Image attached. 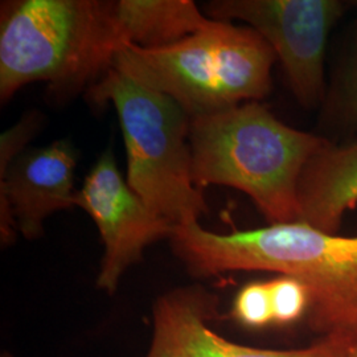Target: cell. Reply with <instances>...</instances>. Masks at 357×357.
I'll return each mask as SVG.
<instances>
[{"label": "cell", "mask_w": 357, "mask_h": 357, "mask_svg": "<svg viewBox=\"0 0 357 357\" xmlns=\"http://www.w3.org/2000/svg\"><path fill=\"white\" fill-rule=\"evenodd\" d=\"M175 255L197 278L230 271H273L302 282L308 323L324 333L357 335V237H340L303 222L220 234L199 221L174 228Z\"/></svg>", "instance_id": "obj_1"}, {"label": "cell", "mask_w": 357, "mask_h": 357, "mask_svg": "<svg viewBox=\"0 0 357 357\" xmlns=\"http://www.w3.org/2000/svg\"><path fill=\"white\" fill-rule=\"evenodd\" d=\"M126 45L115 0L3 1L0 101L33 82L57 96L89 90Z\"/></svg>", "instance_id": "obj_2"}, {"label": "cell", "mask_w": 357, "mask_h": 357, "mask_svg": "<svg viewBox=\"0 0 357 357\" xmlns=\"http://www.w3.org/2000/svg\"><path fill=\"white\" fill-rule=\"evenodd\" d=\"M324 138L284 125L262 103L246 102L191 119L193 181L249 196L268 224L299 222L298 181Z\"/></svg>", "instance_id": "obj_3"}, {"label": "cell", "mask_w": 357, "mask_h": 357, "mask_svg": "<svg viewBox=\"0 0 357 357\" xmlns=\"http://www.w3.org/2000/svg\"><path fill=\"white\" fill-rule=\"evenodd\" d=\"M275 60L255 29L213 20L168 47L126 45L112 68L171 97L195 118L266 97Z\"/></svg>", "instance_id": "obj_4"}, {"label": "cell", "mask_w": 357, "mask_h": 357, "mask_svg": "<svg viewBox=\"0 0 357 357\" xmlns=\"http://www.w3.org/2000/svg\"><path fill=\"white\" fill-rule=\"evenodd\" d=\"M88 94L94 103L114 106L131 190L174 227L197 222L208 204L193 181L190 114L171 97L114 68Z\"/></svg>", "instance_id": "obj_5"}, {"label": "cell", "mask_w": 357, "mask_h": 357, "mask_svg": "<svg viewBox=\"0 0 357 357\" xmlns=\"http://www.w3.org/2000/svg\"><path fill=\"white\" fill-rule=\"evenodd\" d=\"M343 10L337 0H215L205 6L209 19L241 20L265 38L306 107L323 97L327 38Z\"/></svg>", "instance_id": "obj_6"}, {"label": "cell", "mask_w": 357, "mask_h": 357, "mask_svg": "<svg viewBox=\"0 0 357 357\" xmlns=\"http://www.w3.org/2000/svg\"><path fill=\"white\" fill-rule=\"evenodd\" d=\"M76 206L93 218L100 231L105 252L97 286L110 295L128 268L142 261L146 248L169 238L175 228L131 190L112 150L105 151L90 169L77 191Z\"/></svg>", "instance_id": "obj_7"}, {"label": "cell", "mask_w": 357, "mask_h": 357, "mask_svg": "<svg viewBox=\"0 0 357 357\" xmlns=\"http://www.w3.org/2000/svg\"><path fill=\"white\" fill-rule=\"evenodd\" d=\"M217 299L202 284L160 295L153 308V342L147 357H354L357 335L331 333L298 349L237 344L212 330Z\"/></svg>", "instance_id": "obj_8"}, {"label": "cell", "mask_w": 357, "mask_h": 357, "mask_svg": "<svg viewBox=\"0 0 357 357\" xmlns=\"http://www.w3.org/2000/svg\"><path fill=\"white\" fill-rule=\"evenodd\" d=\"M77 158L69 142L56 141L20 153L0 174L1 243H11L16 230L36 240L47 217L76 206Z\"/></svg>", "instance_id": "obj_9"}, {"label": "cell", "mask_w": 357, "mask_h": 357, "mask_svg": "<svg viewBox=\"0 0 357 357\" xmlns=\"http://www.w3.org/2000/svg\"><path fill=\"white\" fill-rule=\"evenodd\" d=\"M301 221L336 234L343 217L357 205V142H327L307 162L298 181Z\"/></svg>", "instance_id": "obj_10"}, {"label": "cell", "mask_w": 357, "mask_h": 357, "mask_svg": "<svg viewBox=\"0 0 357 357\" xmlns=\"http://www.w3.org/2000/svg\"><path fill=\"white\" fill-rule=\"evenodd\" d=\"M128 45L156 50L176 44L213 23L191 0H115Z\"/></svg>", "instance_id": "obj_11"}, {"label": "cell", "mask_w": 357, "mask_h": 357, "mask_svg": "<svg viewBox=\"0 0 357 357\" xmlns=\"http://www.w3.org/2000/svg\"><path fill=\"white\" fill-rule=\"evenodd\" d=\"M268 284L274 323L289 324L308 312L310 294L302 282L281 275Z\"/></svg>", "instance_id": "obj_12"}, {"label": "cell", "mask_w": 357, "mask_h": 357, "mask_svg": "<svg viewBox=\"0 0 357 357\" xmlns=\"http://www.w3.org/2000/svg\"><path fill=\"white\" fill-rule=\"evenodd\" d=\"M234 318L248 327H265L273 320L268 282H252L243 287L233 303Z\"/></svg>", "instance_id": "obj_13"}, {"label": "cell", "mask_w": 357, "mask_h": 357, "mask_svg": "<svg viewBox=\"0 0 357 357\" xmlns=\"http://www.w3.org/2000/svg\"><path fill=\"white\" fill-rule=\"evenodd\" d=\"M38 125V115L28 114L0 135V174L6 172L13 160L24 153V147L36 134Z\"/></svg>", "instance_id": "obj_14"}, {"label": "cell", "mask_w": 357, "mask_h": 357, "mask_svg": "<svg viewBox=\"0 0 357 357\" xmlns=\"http://www.w3.org/2000/svg\"><path fill=\"white\" fill-rule=\"evenodd\" d=\"M347 105H348V112H349L351 118L357 125V64L352 72L349 84H348Z\"/></svg>", "instance_id": "obj_15"}, {"label": "cell", "mask_w": 357, "mask_h": 357, "mask_svg": "<svg viewBox=\"0 0 357 357\" xmlns=\"http://www.w3.org/2000/svg\"><path fill=\"white\" fill-rule=\"evenodd\" d=\"M354 357H357V347H356V351H355V355H354Z\"/></svg>", "instance_id": "obj_16"}]
</instances>
